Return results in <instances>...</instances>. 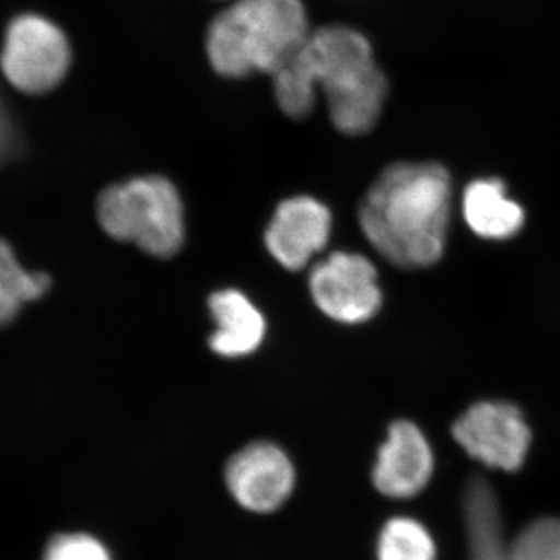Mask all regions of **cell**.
Listing matches in <instances>:
<instances>
[{"label":"cell","mask_w":560,"mask_h":560,"mask_svg":"<svg viewBox=\"0 0 560 560\" xmlns=\"http://www.w3.org/2000/svg\"><path fill=\"white\" fill-rule=\"evenodd\" d=\"M452 179L436 162H396L360 202V228L378 254L405 270L433 267L444 256Z\"/></svg>","instance_id":"1"},{"label":"cell","mask_w":560,"mask_h":560,"mask_svg":"<svg viewBox=\"0 0 560 560\" xmlns=\"http://www.w3.org/2000/svg\"><path fill=\"white\" fill-rule=\"evenodd\" d=\"M302 0H232L206 32V55L224 79L275 75L311 36Z\"/></svg>","instance_id":"2"},{"label":"cell","mask_w":560,"mask_h":560,"mask_svg":"<svg viewBox=\"0 0 560 560\" xmlns=\"http://www.w3.org/2000/svg\"><path fill=\"white\" fill-rule=\"evenodd\" d=\"M97 217L109 237L135 243L160 259L175 256L186 238L183 200L164 176L113 184L98 197Z\"/></svg>","instance_id":"3"},{"label":"cell","mask_w":560,"mask_h":560,"mask_svg":"<svg viewBox=\"0 0 560 560\" xmlns=\"http://www.w3.org/2000/svg\"><path fill=\"white\" fill-rule=\"evenodd\" d=\"M70 65L69 40L46 18L22 14L3 38L0 69L14 90L44 94L60 84Z\"/></svg>","instance_id":"4"},{"label":"cell","mask_w":560,"mask_h":560,"mask_svg":"<svg viewBox=\"0 0 560 560\" xmlns=\"http://www.w3.org/2000/svg\"><path fill=\"white\" fill-rule=\"evenodd\" d=\"M378 276L368 257L337 250L313 267L308 285L316 307L341 324H361L381 311Z\"/></svg>","instance_id":"5"},{"label":"cell","mask_w":560,"mask_h":560,"mask_svg":"<svg viewBox=\"0 0 560 560\" xmlns=\"http://www.w3.org/2000/svg\"><path fill=\"white\" fill-rule=\"evenodd\" d=\"M453 438L470 458L490 469L517 471L533 434L522 411L508 401H478L452 427Z\"/></svg>","instance_id":"6"},{"label":"cell","mask_w":560,"mask_h":560,"mask_svg":"<svg viewBox=\"0 0 560 560\" xmlns=\"http://www.w3.org/2000/svg\"><path fill=\"white\" fill-rule=\"evenodd\" d=\"M224 485L243 510L272 514L290 500L296 488V469L279 445L257 441L228 459Z\"/></svg>","instance_id":"7"},{"label":"cell","mask_w":560,"mask_h":560,"mask_svg":"<svg viewBox=\"0 0 560 560\" xmlns=\"http://www.w3.org/2000/svg\"><path fill=\"white\" fill-rule=\"evenodd\" d=\"M330 232L329 208L300 195L280 202L265 231V246L285 270L300 271L326 248Z\"/></svg>","instance_id":"8"},{"label":"cell","mask_w":560,"mask_h":560,"mask_svg":"<svg viewBox=\"0 0 560 560\" xmlns=\"http://www.w3.org/2000/svg\"><path fill=\"white\" fill-rule=\"evenodd\" d=\"M433 470V451L419 427L410 420L390 423L372 469L374 488L386 499H412L427 488Z\"/></svg>","instance_id":"9"},{"label":"cell","mask_w":560,"mask_h":560,"mask_svg":"<svg viewBox=\"0 0 560 560\" xmlns=\"http://www.w3.org/2000/svg\"><path fill=\"white\" fill-rule=\"evenodd\" d=\"M209 311L217 324L209 346L217 355L241 359L260 348L267 323L259 308L242 291H215L209 298Z\"/></svg>","instance_id":"10"},{"label":"cell","mask_w":560,"mask_h":560,"mask_svg":"<svg viewBox=\"0 0 560 560\" xmlns=\"http://www.w3.org/2000/svg\"><path fill=\"white\" fill-rule=\"evenodd\" d=\"M463 212L470 230L486 241H506L525 224V210L508 197L499 178L470 183L464 190Z\"/></svg>","instance_id":"11"},{"label":"cell","mask_w":560,"mask_h":560,"mask_svg":"<svg viewBox=\"0 0 560 560\" xmlns=\"http://www.w3.org/2000/svg\"><path fill=\"white\" fill-rule=\"evenodd\" d=\"M463 514L469 560H508L500 503L488 481L470 480L464 490Z\"/></svg>","instance_id":"12"},{"label":"cell","mask_w":560,"mask_h":560,"mask_svg":"<svg viewBox=\"0 0 560 560\" xmlns=\"http://www.w3.org/2000/svg\"><path fill=\"white\" fill-rule=\"evenodd\" d=\"M49 287V276L25 270L9 243L0 241V327L16 318L27 302L39 300Z\"/></svg>","instance_id":"13"},{"label":"cell","mask_w":560,"mask_h":560,"mask_svg":"<svg viewBox=\"0 0 560 560\" xmlns=\"http://www.w3.org/2000/svg\"><path fill=\"white\" fill-rule=\"evenodd\" d=\"M377 560H436V544L422 523L410 517L385 522L375 544Z\"/></svg>","instance_id":"14"},{"label":"cell","mask_w":560,"mask_h":560,"mask_svg":"<svg viewBox=\"0 0 560 560\" xmlns=\"http://www.w3.org/2000/svg\"><path fill=\"white\" fill-rule=\"evenodd\" d=\"M508 560H560V518L529 523L508 544Z\"/></svg>","instance_id":"15"},{"label":"cell","mask_w":560,"mask_h":560,"mask_svg":"<svg viewBox=\"0 0 560 560\" xmlns=\"http://www.w3.org/2000/svg\"><path fill=\"white\" fill-rule=\"evenodd\" d=\"M43 560H114L105 544L88 533H62L51 537Z\"/></svg>","instance_id":"16"},{"label":"cell","mask_w":560,"mask_h":560,"mask_svg":"<svg viewBox=\"0 0 560 560\" xmlns=\"http://www.w3.org/2000/svg\"><path fill=\"white\" fill-rule=\"evenodd\" d=\"M16 149V128H14L13 119L2 101V95H0V164L9 161Z\"/></svg>","instance_id":"17"},{"label":"cell","mask_w":560,"mask_h":560,"mask_svg":"<svg viewBox=\"0 0 560 560\" xmlns=\"http://www.w3.org/2000/svg\"><path fill=\"white\" fill-rule=\"evenodd\" d=\"M230 2H232V0H230Z\"/></svg>","instance_id":"18"}]
</instances>
